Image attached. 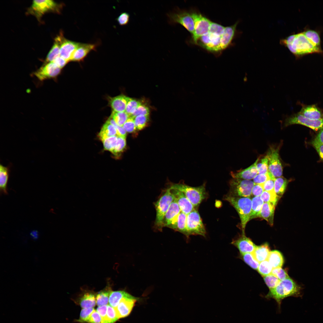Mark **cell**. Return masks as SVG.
<instances>
[{
  "mask_svg": "<svg viewBox=\"0 0 323 323\" xmlns=\"http://www.w3.org/2000/svg\"><path fill=\"white\" fill-rule=\"evenodd\" d=\"M126 146V138L118 136L116 145L111 152L115 156H119L124 150Z\"/></svg>",
  "mask_w": 323,
  "mask_h": 323,
  "instance_id": "ab89813d",
  "label": "cell"
},
{
  "mask_svg": "<svg viewBox=\"0 0 323 323\" xmlns=\"http://www.w3.org/2000/svg\"><path fill=\"white\" fill-rule=\"evenodd\" d=\"M129 99V97L123 95L114 97H109V103L112 111L117 112H125Z\"/></svg>",
  "mask_w": 323,
  "mask_h": 323,
  "instance_id": "7402d4cb",
  "label": "cell"
},
{
  "mask_svg": "<svg viewBox=\"0 0 323 323\" xmlns=\"http://www.w3.org/2000/svg\"><path fill=\"white\" fill-rule=\"evenodd\" d=\"M275 179H270L263 183L264 191H275Z\"/></svg>",
  "mask_w": 323,
  "mask_h": 323,
  "instance_id": "91938a15",
  "label": "cell"
},
{
  "mask_svg": "<svg viewBox=\"0 0 323 323\" xmlns=\"http://www.w3.org/2000/svg\"><path fill=\"white\" fill-rule=\"evenodd\" d=\"M187 217L186 214L180 212L177 219L175 231L182 233L188 237L186 228Z\"/></svg>",
  "mask_w": 323,
  "mask_h": 323,
  "instance_id": "e575fe53",
  "label": "cell"
},
{
  "mask_svg": "<svg viewBox=\"0 0 323 323\" xmlns=\"http://www.w3.org/2000/svg\"><path fill=\"white\" fill-rule=\"evenodd\" d=\"M134 118V121L137 130L143 129L148 124L149 120V115H139Z\"/></svg>",
  "mask_w": 323,
  "mask_h": 323,
  "instance_id": "60d3db41",
  "label": "cell"
},
{
  "mask_svg": "<svg viewBox=\"0 0 323 323\" xmlns=\"http://www.w3.org/2000/svg\"><path fill=\"white\" fill-rule=\"evenodd\" d=\"M238 22L231 26L225 27L221 39L220 47L222 51L228 47L234 37Z\"/></svg>",
  "mask_w": 323,
  "mask_h": 323,
  "instance_id": "603a6c76",
  "label": "cell"
},
{
  "mask_svg": "<svg viewBox=\"0 0 323 323\" xmlns=\"http://www.w3.org/2000/svg\"><path fill=\"white\" fill-rule=\"evenodd\" d=\"M138 298L130 294L123 298L117 306L114 308L119 318L128 316L131 312L136 301Z\"/></svg>",
  "mask_w": 323,
  "mask_h": 323,
  "instance_id": "9a60e30c",
  "label": "cell"
},
{
  "mask_svg": "<svg viewBox=\"0 0 323 323\" xmlns=\"http://www.w3.org/2000/svg\"><path fill=\"white\" fill-rule=\"evenodd\" d=\"M225 27L218 23L211 22L208 32L221 36L223 33Z\"/></svg>",
  "mask_w": 323,
  "mask_h": 323,
  "instance_id": "c3c4849f",
  "label": "cell"
},
{
  "mask_svg": "<svg viewBox=\"0 0 323 323\" xmlns=\"http://www.w3.org/2000/svg\"><path fill=\"white\" fill-rule=\"evenodd\" d=\"M194 22V29L192 35L193 42L209 31L212 21L201 13L194 11H191Z\"/></svg>",
  "mask_w": 323,
  "mask_h": 323,
  "instance_id": "7c38bea8",
  "label": "cell"
},
{
  "mask_svg": "<svg viewBox=\"0 0 323 323\" xmlns=\"http://www.w3.org/2000/svg\"><path fill=\"white\" fill-rule=\"evenodd\" d=\"M117 139L118 136L116 135L107 138L102 141L104 149L111 152L116 145Z\"/></svg>",
  "mask_w": 323,
  "mask_h": 323,
  "instance_id": "7dc6e473",
  "label": "cell"
},
{
  "mask_svg": "<svg viewBox=\"0 0 323 323\" xmlns=\"http://www.w3.org/2000/svg\"><path fill=\"white\" fill-rule=\"evenodd\" d=\"M111 292L110 290L106 289L99 292L96 298L97 305L98 306L107 305Z\"/></svg>",
  "mask_w": 323,
  "mask_h": 323,
  "instance_id": "8d00e7d4",
  "label": "cell"
},
{
  "mask_svg": "<svg viewBox=\"0 0 323 323\" xmlns=\"http://www.w3.org/2000/svg\"><path fill=\"white\" fill-rule=\"evenodd\" d=\"M174 199L168 187L162 190L158 200L154 203L156 213L154 226L160 231L164 227L163 220L165 215Z\"/></svg>",
  "mask_w": 323,
  "mask_h": 323,
  "instance_id": "277c9868",
  "label": "cell"
},
{
  "mask_svg": "<svg viewBox=\"0 0 323 323\" xmlns=\"http://www.w3.org/2000/svg\"><path fill=\"white\" fill-rule=\"evenodd\" d=\"M255 184L251 180L232 178L229 182L230 188L227 195L232 197H249Z\"/></svg>",
  "mask_w": 323,
  "mask_h": 323,
  "instance_id": "52a82bcc",
  "label": "cell"
},
{
  "mask_svg": "<svg viewBox=\"0 0 323 323\" xmlns=\"http://www.w3.org/2000/svg\"><path fill=\"white\" fill-rule=\"evenodd\" d=\"M96 47L95 44L80 43L74 52L71 61L79 62L83 60L91 51L95 50Z\"/></svg>",
  "mask_w": 323,
  "mask_h": 323,
  "instance_id": "44dd1931",
  "label": "cell"
},
{
  "mask_svg": "<svg viewBox=\"0 0 323 323\" xmlns=\"http://www.w3.org/2000/svg\"><path fill=\"white\" fill-rule=\"evenodd\" d=\"M303 32L305 36L315 46L321 48L320 36L318 31L306 28Z\"/></svg>",
  "mask_w": 323,
  "mask_h": 323,
  "instance_id": "d6a6232c",
  "label": "cell"
},
{
  "mask_svg": "<svg viewBox=\"0 0 323 323\" xmlns=\"http://www.w3.org/2000/svg\"><path fill=\"white\" fill-rule=\"evenodd\" d=\"M181 211L178 204L174 199L164 217L163 227H167L175 230L177 219Z\"/></svg>",
  "mask_w": 323,
  "mask_h": 323,
  "instance_id": "5bb4252c",
  "label": "cell"
},
{
  "mask_svg": "<svg viewBox=\"0 0 323 323\" xmlns=\"http://www.w3.org/2000/svg\"><path fill=\"white\" fill-rule=\"evenodd\" d=\"M87 322L89 323H102V319L99 313L95 310L91 314Z\"/></svg>",
  "mask_w": 323,
  "mask_h": 323,
  "instance_id": "6f0895ef",
  "label": "cell"
},
{
  "mask_svg": "<svg viewBox=\"0 0 323 323\" xmlns=\"http://www.w3.org/2000/svg\"><path fill=\"white\" fill-rule=\"evenodd\" d=\"M311 144L316 149L320 159L323 161V145L318 142L315 138L311 141Z\"/></svg>",
  "mask_w": 323,
  "mask_h": 323,
  "instance_id": "9f6ffc18",
  "label": "cell"
},
{
  "mask_svg": "<svg viewBox=\"0 0 323 323\" xmlns=\"http://www.w3.org/2000/svg\"><path fill=\"white\" fill-rule=\"evenodd\" d=\"M240 257L251 268L255 270L258 269L260 263L255 259L252 253L240 254Z\"/></svg>",
  "mask_w": 323,
  "mask_h": 323,
  "instance_id": "f35d334b",
  "label": "cell"
},
{
  "mask_svg": "<svg viewBox=\"0 0 323 323\" xmlns=\"http://www.w3.org/2000/svg\"><path fill=\"white\" fill-rule=\"evenodd\" d=\"M129 116L125 112H117L112 111L110 117L117 125L122 127Z\"/></svg>",
  "mask_w": 323,
  "mask_h": 323,
  "instance_id": "74e56055",
  "label": "cell"
},
{
  "mask_svg": "<svg viewBox=\"0 0 323 323\" xmlns=\"http://www.w3.org/2000/svg\"><path fill=\"white\" fill-rule=\"evenodd\" d=\"M63 38L61 34L56 37L54 45L49 52L46 59L45 63L52 62L60 56L61 42Z\"/></svg>",
  "mask_w": 323,
  "mask_h": 323,
  "instance_id": "484cf974",
  "label": "cell"
},
{
  "mask_svg": "<svg viewBox=\"0 0 323 323\" xmlns=\"http://www.w3.org/2000/svg\"><path fill=\"white\" fill-rule=\"evenodd\" d=\"M273 269L268 261L266 260L260 263L257 270L259 273L263 277L271 274Z\"/></svg>",
  "mask_w": 323,
  "mask_h": 323,
  "instance_id": "7bdbcfd3",
  "label": "cell"
},
{
  "mask_svg": "<svg viewBox=\"0 0 323 323\" xmlns=\"http://www.w3.org/2000/svg\"><path fill=\"white\" fill-rule=\"evenodd\" d=\"M260 197L264 202L269 203L276 206L280 199L275 191H264Z\"/></svg>",
  "mask_w": 323,
  "mask_h": 323,
  "instance_id": "d590c367",
  "label": "cell"
},
{
  "mask_svg": "<svg viewBox=\"0 0 323 323\" xmlns=\"http://www.w3.org/2000/svg\"><path fill=\"white\" fill-rule=\"evenodd\" d=\"M149 108L146 105L141 104L130 116L134 118L139 115H149Z\"/></svg>",
  "mask_w": 323,
  "mask_h": 323,
  "instance_id": "db71d44e",
  "label": "cell"
},
{
  "mask_svg": "<svg viewBox=\"0 0 323 323\" xmlns=\"http://www.w3.org/2000/svg\"><path fill=\"white\" fill-rule=\"evenodd\" d=\"M271 274L276 277L280 281L290 278L286 271L281 267L273 268Z\"/></svg>",
  "mask_w": 323,
  "mask_h": 323,
  "instance_id": "f907efd6",
  "label": "cell"
},
{
  "mask_svg": "<svg viewBox=\"0 0 323 323\" xmlns=\"http://www.w3.org/2000/svg\"><path fill=\"white\" fill-rule=\"evenodd\" d=\"M170 187L183 193L195 208L207 197L205 184L198 187L188 185L183 182L178 183H172Z\"/></svg>",
  "mask_w": 323,
  "mask_h": 323,
  "instance_id": "5b68a950",
  "label": "cell"
},
{
  "mask_svg": "<svg viewBox=\"0 0 323 323\" xmlns=\"http://www.w3.org/2000/svg\"><path fill=\"white\" fill-rule=\"evenodd\" d=\"M267 260L273 268L281 267L284 263V258L281 253L277 250L271 251Z\"/></svg>",
  "mask_w": 323,
  "mask_h": 323,
  "instance_id": "f546056e",
  "label": "cell"
},
{
  "mask_svg": "<svg viewBox=\"0 0 323 323\" xmlns=\"http://www.w3.org/2000/svg\"><path fill=\"white\" fill-rule=\"evenodd\" d=\"M252 205L250 215V220L260 217V211L264 203L260 196H254L252 199Z\"/></svg>",
  "mask_w": 323,
  "mask_h": 323,
  "instance_id": "f1b7e54d",
  "label": "cell"
},
{
  "mask_svg": "<svg viewBox=\"0 0 323 323\" xmlns=\"http://www.w3.org/2000/svg\"><path fill=\"white\" fill-rule=\"evenodd\" d=\"M169 24H180L192 35L194 29V22L191 12L177 8L166 14Z\"/></svg>",
  "mask_w": 323,
  "mask_h": 323,
  "instance_id": "8992f818",
  "label": "cell"
},
{
  "mask_svg": "<svg viewBox=\"0 0 323 323\" xmlns=\"http://www.w3.org/2000/svg\"><path fill=\"white\" fill-rule=\"evenodd\" d=\"M301 290L300 285L289 278L281 281L275 287L270 289L266 297L274 299L280 307L282 300L284 298L291 296H301Z\"/></svg>",
  "mask_w": 323,
  "mask_h": 323,
  "instance_id": "7a4b0ae2",
  "label": "cell"
},
{
  "mask_svg": "<svg viewBox=\"0 0 323 323\" xmlns=\"http://www.w3.org/2000/svg\"><path fill=\"white\" fill-rule=\"evenodd\" d=\"M169 187L181 211L187 215L195 209L183 193L175 189Z\"/></svg>",
  "mask_w": 323,
  "mask_h": 323,
  "instance_id": "2e32d148",
  "label": "cell"
},
{
  "mask_svg": "<svg viewBox=\"0 0 323 323\" xmlns=\"http://www.w3.org/2000/svg\"><path fill=\"white\" fill-rule=\"evenodd\" d=\"M116 130V135L118 137L126 138L127 132L122 127L117 125L115 127Z\"/></svg>",
  "mask_w": 323,
  "mask_h": 323,
  "instance_id": "be15d7a7",
  "label": "cell"
},
{
  "mask_svg": "<svg viewBox=\"0 0 323 323\" xmlns=\"http://www.w3.org/2000/svg\"><path fill=\"white\" fill-rule=\"evenodd\" d=\"M118 24L121 26L127 25L129 22L130 15L127 13H121L116 19Z\"/></svg>",
  "mask_w": 323,
  "mask_h": 323,
  "instance_id": "11a10c76",
  "label": "cell"
},
{
  "mask_svg": "<svg viewBox=\"0 0 323 323\" xmlns=\"http://www.w3.org/2000/svg\"><path fill=\"white\" fill-rule=\"evenodd\" d=\"M61 68L53 62L45 63L34 73V74L41 81L54 78L60 74Z\"/></svg>",
  "mask_w": 323,
  "mask_h": 323,
  "instance_id": "4fadbf2b",
  "label": "cell"
},
{
  "mask_svg": "<svg viewBox=\"0 0 323 323\" xmlns=\"http://www.w3.org/2000/svg\"><path fill=\"white\" fill-rule=\"evenodd\" d=\"M61 69L64 67L68 61L60 56L56 57L53 62Z\"/></svg>",
  "mask_w": 323,
  "mask_h": 323,
  "instance_id": "6125c7cd",
  "label": "cell"
},
{
  "mask_svg": "<svg viewBox=\"0 0 323 323\" xmlns=\"http://www.w3.org/2000/svg\"><path fill=\"white\" fill-rule=\"evenodd\" d=\"M263 278L265 283L270 290L275 287L281 281L272 274L263 276Z\"/></svg>",
  "mask_w": 323,
  "mask_h": 323,
  "instance_id": "bcb514c9",
  "label": "cell"
},
{
  "mask_svg": "<svg viewBox=\"0 0 323 323\" xmlns=\"http://www.w3.org/2000/svg\"><path fill=\"white\" fill-rule=\"evenodd\" d=\"M30 235L33 239L36 240L38 237V232L36 231H33L31 233Z\"/></svg>",
  "mask_w": 323,
  "mask_h": 323,
  "instance_id": "03108f58",
  "label": "cell"
},
{
  "mask_svg": "<svg viewBox=\"0 0 323 323\" xmlns=\"http://www.w3.org/2000/svg\"><path fill=\"white\" fill-rule=\"evenodd\" d=\"M231 244L237 248L241 254L252 253L256 246L250 239L242 234L233 239Z\"/></svg>",
  "mask_w": 323,
  "mask_h": 323,
  "instance_id": "e0dca14e",
  "label": "cell"
},
{
  "mask_svg": "<svg viewBox=\"0 0 323 323\" xmlns=\"http://www.w3.org/2000/svg\"><path fill=\"white\" fill-rule=\"evenodd\" d=\"M127 132L132 133L135 132L137 129L135 126L134 118L129 116L123 126Z\"/></svg>",
  "mask_w": 323,
  "mask_h": 323,
  "instance_id": "816d5d0a",
  "label": "cell"
},
{
  "mask_svg": "<svg viewBox=\"0 0 323 323\" xmlns=\"http://www.w3.org/2000/svg\"><path fill=\"white\" fill-rule=\"evenodd\" d=\"M280 43L287 48L296 59L310 54H323L321 48L315 46L303 31L281 39Z\"/></svg>",
  "mask_w": 323,
  "mask_h": 323,
  "instance_id": "6da1fadb",
  "label": "cell"
},
{
  "mask_svg": "<svg viewBox=\"0 0 323 323\" xmlns=\"http://www.w3.org/2000/svg\"><path fill=\"white\" fill-rule=\"evenodd\" d=\"M295 124L303 125L308 127L315 131H319L323 129V118L318 120L307 118L299 112L290 116H286L283 121L284 127Z\"/></svg>",
  "mask_w": 323,
  "mask_h": 323,
  "instance_id": "9c48e42d",
  "label": "cell"
},
{
  "mask_svg": "<svg viewBox=\"0 0 323 323\" xmlns=\"http://www.w3.org/2000/svg\"><path fill=\"white\" fill-rule=\"evenodd\" d=\"M299 113L305 118L313 120L323 118V112L316 104L302 105Z\"/></svg>",
  "mask_w": 323,
  "mask_h": 323,
  "instance_id": "ffe728a7",
  "label": "cell"
},
{
  "mask_svg": "<svg viewBox=\"0 0 323 323\" xmlns=\"http://www.w3.org/2000/svg\"><path fill=\"white\" fill-rule=\"evenodd\" d=\"M94 310L93 308H83L80 312L79 319L77 321L80 322H87Z\"/></svg>",
  "mask_w": 323,
  "mask_h": 323,
  "instance_id": "f5cc1de1",
  "label": "cell"
},
{
  "mask_svg": "<svg viewBox=\"0 0 323 323\" xmlns=\"http://www.w3.org/2000/svg\"><path fill=\"white\" fill-rule=\"evenodd\" d=\"M119 319L115 308L107 305L106 318L103 323H114Z\"/></svg>",
  "mask_w": 323,
  "mask_h": 323,
  "instance_id": "b9f144b4",
  "label": "cell"
},
{
  "mask_svg": "<svg viewBox=\"0 0 323 323\" xmlns=\"http://www.w3.org/2000/svg\"><path fill=\"white\" fill-rule=\"evenodd\" d=\"M141 103L135 99L129 98L127 104L125 112L130 116L132 114Z\"/></svg>",
  "mask_w": 323,
  "mask_h": 323,
  "instance_id": "f6af8a7d",
  "label": "cell"
},
{
  "mask_svg": "<svg viewBox=\"0 0 323 323\" xmlns=\"http://www.w3.org/2000/svg\"><path fill=\"white\" fill-rule=\"evenodd\" d=\"M275 207L271 203L264 202L260 211V217L266 220L271 226L273 225Z\"/></svg>",
  "mask_w": 323,
  "mask_h": 323,
  "instance_id": "cb8c5ba5",
  "label": "cell"
},
{
  "mask_svg": "<svg viewBox=\"0 0 323 323\" xmlns=\"http://www.w3.org/2000/svg\"><path fill=\"white\" fill-rule=\"evenodd\" d=\"M223 199L228 202L237 212L241 221L242 234H245L246 225L250 220L251 199L249 197H232L227 195H225Z\"/></svg>",
  "mask_w": 323,
  "mask_h": 323,
  "instance_id": "3957f363",
  "label": "cell"
},
{
  "mask_svg": "<svg viewBox=\"0 0 323 323\" xmlns=\"http://www.w3.org/2000/svg\"><path fill=\"white\" fill-rule=\"evenodd\" d=\"M116 135L115 127L107 120L103 126L98 136L101 141L109 137Z\"/></svg>",
  "mask_w": 323,
  "mask_h": 323,
  "instance_id": "83f0119b",
  "label": "cell"
},
{
  "mask_svg": "<svg viewBox=\"0 0 323 323\" xmlns=\"http://www.w3.org/2000/svg\"><path fill=\"white\" fill-rule=\"evenodd\" d=\"M256 167L258 174H265L269 172L268 160L266 156L261 160L260 158L257 164Z\"/></svg>",
  "mask_w": 323,
  "mask_h": 323,
  "instance_id": "ee69618b",
  "label": "cell"
},
{
  "mask_svg": "<svg viewBox=\"0 0 323 323\" xmlns=\"http://www.w3.org/2000/svg\"><path fill=\"white\" fill-rule=\"evenodd\" d=\"M129 294L124 291H112L109 298V305L112 307L115 308L118 304L120 301Z\"/></svg>",
  "mask_w": 323,
  "mask_h": 323,
  "instance_id": "1f68e13d",
  "label": "cell"
},
{
  "mask_svg": "<svg viewBox=\"0 0 323 323\" xmlns=\"http://www.w3.org/2000/svg\"><path fill=\"white\" fill-rule=\"evenodd\" d=\"M10 165L7 167L0 164V189L1 192L7 194V186L10 171Z\"/></svg>",
  "mask_w": 323,
  "mask_h": 323,
  "instance_id": "4316f807",
  "label": "cell"
},
{
  "mask_svg": "<svg viewBox=\"0 0 323 323\" xmlns=\"http://www.w3.org/2000/svg\"><path fill=\"white\" fill-rule=\"evenodd\" d=\"M62 7V4L53 0H34L28 13L34 16L39 20L43 15L48 12L60 13Z\"/></svg>",
  "mask_w": 323,
  "mask_h": 323,
  "instance_id": "ba28073f",
  "label": "cell"
},
{
  "mask_svg": "<svg viewBox=\"0 0 323 323\" xmlns=\"http://www.w3.org/2000/svg\"><path fill=\"white\" fill-rule=\"evenodd\" d=\"M270 179L275 178L269 172L265 174H258L253 178V182L255 184H263Z\"/></svg>",
  "mask_w": 323,
  "mask_h": 323,
  "instance_id": "681fc988",
  "label": "cell"
},
{
  "mask_svg": "<svg viewBox=\"0 0 323 323\" xmlns=\"http://www.w3.org/2000/svg\"><path fill=\"white\" fill-rule=\"evenodd\" d=\"M107 309V305L98 307L96 311L100 315L102 319V323H103L105 319Z\"/></svg>",
  "mask_w": 323,
  "mask_h": 323,
  "instance_id": "94428289",
  "label": "cell"
},
{
  "mask_svg": "<svg viewBox=\"0 0 323 323\" xmlns=\"http://www.w3.org/2000/svg\"><path fill=\"white\" fill-rule=\"evenodd\" d=\"M186 228L188 237L191 235L206 236L205 227L199 214L196 208L187 215Z\"/></svg>",
  "mask_w": 323,
  "mask_h": 323,
  "instance_id": "8fae6325",
  "label": "cell"
},
{
  "mask_svg": "<svg viewBox=\"0 0 323 323\" xmlns=\"http://www.w3.org/2000/svg\"><path fill=\"white\" fill-rule=\"evenodd\" d=\"M80 43L68 40L63 37L60 45V56L68 62L71 61L74 52Z\"/></svg>",
  "mask_w": 323,
  "mask_h": 323,
  "instance_id": "d6986e66",
  "label": "cell"
},
{
  "mask_svg": "<svg viewBox=\"0 0 323 323\" xmlns=\"http://www.w3.org/2000/svg\"><path fill=\"white\" fill-rule=\"evenodd\" d=\"M264 191L263 183L255 184L252 188V194L255 196H260Z\"/></svg>",
  "mask_w": 323,
  "mask_h": 323,
  "instance_id": "680465c9",
  "label": "cell"
},
{
  "mask_svg": "<svg viewBox=\"0 0 323 323\" xmlns=\"http://www.w3.org/2000/svg\"><path fill=\"white\" fill-rule=\"evenodd\" d=\"M315 139L323 145V129L319 131Z\"/></svg>",
  "mask_w": 323,
  "mask_h": 323,
  "instance_id": "e7e4bbea",
  "label": "cell"
},
{
  "mask_svg": "<svg viewBox=\"0 0 323 323\" xmlns=\"http://www.w3.org/2000/svg\"><path fill=\"white\" fill-rule=\"evenodd\" d=\"M260 158V157H258L253 164L246 168L231 171L230 175L233 178L249 180L253 179L258 174L256 164Z\"/></svg>",
  "mask_w": 323,
  "mask_h": 323,
  "instance_id": "ac0fdd59",
  "label": "cell"
},
{
  "mask_svg": "<svg viewBox=\"0 0 323 323\" xmlns=\"http://www.w3.org/2000/svg\"><path fill=\"white\" fill-rule=\"evenodd\" d=\"M96 304V299L95 295L89 293H85L80 301V304L82 308H93Z\"/></svg>",
  "mask_w": 323,
  "mask_h": 323,
  "instance_id": "836d02e7",
  "label": "cell"
},
{
  "mask_svg": "<svg viewBox=\"0 0 323 323\" xmlns=\"http://www.w3.org/2000/svg\"><path fill=\"white\" fill-rule=\"evenodd\" d=\"M281 146L280 144L270 146L266 155L268 160L269 172L275 178L282 176L283 174V167L279 154Z\"/></svg>",
  "mask_w": 323,
  "mask_h": 323,
  "instance_id": "30bf717a",
  "label": "cell"
},
{
  "mask_svg": "<svg viewBox=\"0 0 323 323\" xmlns=\"http://www.w3.org/2000/svg\"><path fill=\"white\" fill-rule=\"evenodd\" d=\"M290 181L284 177L276 178L275 180L274 191L280 198L284 194Z\"/></svg>",
  "mask_w": 323,
  "mask_h": 323,
  "instance_id": "4dcf8cb0",
  "label": "cell"
},
{
  "mask_svg": "<svg viewBox=\"0 0 323 323\" xmlns=\"http://www.w3.org/2000/svg\"><path fill=\"white\" fill-rule=\"evenodd\" d=\"M268 244L265 243L259 246H256L252 253L255 259L259 262L267 260L270 252Z\"/></svg>",
  "mask_w": 323,
  "mask_h": 323,
  "instance_id": "d4e9b609",
  "label": "cell"
}]
</instances>
